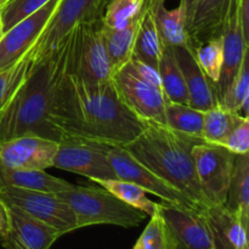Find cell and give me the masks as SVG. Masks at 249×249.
<instances>
[{"label":"cell","instance_id":"obj_28","mask_svg":"<svg viewBox=\"0 0 249 249\" xmlns=\"http://www.w3.org/2000/svg\"><path fill=\"white\" fill-rule=\"evenodd\" d=\"M246 117L224 108L221 105L204 111L203 117V140L212 143H220L236 125L241 123Z\"/></svg>","mask_w":249,"mask_h":249},{"label":"cell","instance_id":"obj_35","mask_svg":"<svg viewBox=\"0 0 249 249\" xmlns=\"http://www.w3.org/2000/svg\"><path fill=\"white\" fill-rule=\"evenodd\" d=\"M219 145L224 146L235 155L249 152V117H246Z\"/></svg>","mask_w":249,"mask_h":249},{"label":"cell","instance_id":"obj_33","mask_svg":"<svg viewBox=\"0 0 249 249\" xmlns=\"http://www.w3.org/2000/svg\"><path fill=\"white\" fill-rule=\"evenodd\" d=\"M133 249H174L169 230L158 208L150 216V221Z\"/></svg>","mask_w":249,"mask_h":249},{"label":"cell","instance_id":"obj_11","mask_svg":"<svg viewBox=\"0 0 249 249\" xmlns=\"http://www.w3.org/2000/svg\"><path fill=\"white\" fill-rule=\"evenodd\" d=\"M174 249H215L211 228L203 212L162 202L158 206Z\"/></svg>","mask_w":249,"mask_h":249},{"label":"cell","instance_id":"obj_24","mask_svg":"<svg viewBox=\"0 0 249 249\" xmlns=\"http://www.w3.org/2000/svg\"><path fill=\"white\" fill-rule=\"evenodd\" d=\"M142 16L122 29H108L105 27V39L111 62L112 74L125 66L133 57L134 44Z\"/></svg>","mask_w":249,"mask_h":249},{"label":"cell","instance_id":"obj_27","mask_svg":"<svg viewBox=\"0 0 249 249\" xmlns=\"http://www.w3.org/2000/svg\"><path fill=\"white\" fill-rule=\"evenodd\" d=\"M204 112L190 105L168 101L165 106V125L178 133L203 139Z\"/></svg>","mask_w":249,"mask_h":249},{"label":"cell","instance_id":"obj_15","mask_svg":"<svg viewBox=\"0 0 249 249\" xmlns=\"http://www.w3.org/2000/svg\"><path fill=\"white\" fill-rule=\"evenodd\" d=\"M5 203V202H4ZM9 215V226L0 245L4 249H50L61 237V233L43 221L10 203H5Z\"/></svg>","mask_w":249,"mask_h":249},{"label":"cell","instance_id":"obj_37","mask_svg":"<svg viewBox=\"0 0 249 249\" xmlns=\"http://www.w3.org/2000/svg\"><path fill=\"white\" fill-rule=\"evenodd\" d=\"M238 15L245 43L249 45V0H238Z\"/></svg>","mask_w":249,"mask_h":249},{"label":"cell","instance_id":"obj_17","mask_svg":"<svg viewBox=\"0 0 249 249\" xmlns=\"http://www.w3.org/2000/svg\"><path fill=\"white\" fill-rule=\"evenodd\" d=\"M172 49L184 75L190 106L203 112L215 106L218 100L213 85L197 63L190 44Z\"/></svg>","mask_w":249,"mask_h":249},{"label":"cell","instance_id":"obj_1","mask_svg":"<svg viewBox=\"0 0 249 249\" xmlns=\"http://www.w3.org/2000/svg\"><path fill=\"white\" fill-rule=\"evenodd\" d=\"M50 122L58 142L118 146L131 142L145 126L121 99L113 80L87 83L71 70V60L56 91Z\"/></svg>","mask_w":249,"mask_h":249},{"label":"cell","instance_id":"obj_39","mask_svg":"<svg viewBox=\"0 0 249 249\" xmlns=\"http://www.w3.org/2000/svg\"><path fill=\"white\" fill-rule=\"evenodd\" d=\"M9 226V215H7V209L4 202L0 199V237L5 235Z\"/></svg>","mask_w":249,"mask_h":249},{"label":"cell","instance_id":"obj_19","mask_svg":"<svg viewBox=\"0 0 249 249\" xmlns=\"http://www.w3.org/2000/svg\"><path fill=\"white\" fill-rule=\"evenodd\" d=\"M231 0H198L187 27L191 48L214 36H221Z\"/></svg>","mask_w":249,"mask_h":249},{"label":"cell","instance_id":"obj_13","mask_svg":"<svg viewBox=\"0 0 249 249\" xmlns=\"http://www.w3.org/2000/svg\"><path fill=\"white\" fill-rule=\"evenodd\" d=\"M60 0H50L44 6L4 32L0 40V71L18 61L38 41Z\"/></svg>","mask_w":249,"mask_h":249},{"label":"cell","instance_id":"obj_21","mask_svg":"<svg viewBox=\"0 0 249 249\" xmlns=\"http://www.w3.org/2000/svg\"><path fill=\"white\" fill-rule=\"evenodd\" d=\"M225 206L249 228V153L236 155Z\"/></svg>","mask_w":249,"mask_h":249},{"label":"cell","instance_id":"obj_6","mask_svg":"<svg viewBox=\"0 0 249 249\" xmlns=\"http://www.w3.org/2000/svg\"><path fill=\"white\" fill-rule=\"evenodd\" d=\"M100 146L106 155L117 179L133 182L145 190L147 194L157 196L165 203L199 211L191 199L187 198L179 190L173 187L162 178L141 164L123 146L102 145V143H100Z\"/></svg>","mask_w":249,"mask_h":249},{"label":"cell","instance_id":"obj_34","mask_svg":"<svg viewBox=\"0 0 249 249\" xmlns=\"http://www.w3.org/2000/svg\"><path fill=\"white\" fill-rule=\"evenodd\" d=\"M50 0H0V19L4 32L36 12Z\"/></svg>","mask_w":249,"mask_h":249},{"label":"cell","instance_id":"obj_7","mask_svg":"<svg viewBox=\"0 0 249 249\" xmlns=\"http://www.w3.org/2000/svg\"><path fill=\"white\" fill-rule=\"evenodd\" d=\"M199 186L212 206L225 204L236 155L218 143L199 141L192 147Z\"/></svg>","mask_w":249,"mask_h":249},{"label":"cell","instance_id":"obj_16","mask_svg":"<svg viewBox=\"0 0 249 249\" xmlns=\"http://www.w3.org/2000/svg\"><path fill=\"white\" fill-rule=\"evenodd\" d=\"M223 51L224 62L221 68L220 77L214 87V92L218 102L223 99L228 90L229 85L232 82L233 77L240 68L245 53L249 49V45L245 43L241 27L240 15H238V0H231L228 15L223 26Z\"/></svg>","mask_w":249,"mask_h":249},{"label":"cell","instance_id":"obj_22","mask_svg":"<svg viewBox=\"0 0 249 249\" xmlns=\"http://www.w3.org/2000/svg\"><path fill=\"white\" fill-rule=\"evenodd\" d=\"M147 9L152 14L162 45L175 48L189 44L186 16L181 5L173 10H168L164 4H158Z\"/></svg>","mask_w":249,"mask_h":249},{"label":"cell","instance_id":"obj_18","mask_svg":"<svg viewBox=\"0 0 249 249\" xmlns=\"http://www.w3.org/2000/svg\"><path fill=\"white\" fill-rule=\"evenodd\" d=\"M203 214L211 228L215 249H248V230L225 206H209Z\"/></svg>","mask_w":249,"mask_h":249},{"label":"cell","instance_id":"obj_40","mask_svg":"<svg viewBox=\"0 0 249 249\" xmlns=\"http://www.w3.org/2000/svg\"><path fill=\"white\" fill-rule=\"evenodd\" d=\"M165 0H147V7L155 6L158 4H164Z\"/></svg>","mask_w":249,"mask_h":249},{"label":"cell","instance_id":"obj_23","mask_svg":"<svg viewBox=\"0 0 249 249\" xmlns=\"http://www.w3.org/2000/svg\"><path fill=\"white\" fill-rule=\"evenodd\" d=\"M162 55H160V72L162 89L168 101L177 102V104L189 105V94H187L186 84H185L184 75L181 68L178 63L174 51L169 46L162 45Z\"/></svg>","mask_w":249,"mask_h":249},{"label":"cell","instance_id":"obj_9","mask_svg":"<svg viewBox=\"0 0 249 249\" xmlns=\"http://www.w3.org/2000/svg\"><path fill=\"white\" fill-rule=\"evenodd\" d=\"M107 1L108 0H60L40 38L34 44V56L56 50L75 27L102 17Z\"/></svg>","mask_w":249,"mask_h":249},{"label":"cell","instance_id":"obj_26","mask_svg":"<svg viewBox=\"0 0 249 249\" xmlns=\"http://www.w3.org/2000/svg\"><path fill=\"white\" fill-rule=\"evenodd\" d=\"M218 104L229 111L249 117V49L245 53L240 68L225 95Z\"/></svg>","mask_w":249,"mask_h":249},{"label":"cell","instance_id":"obj_25","mask_svg":"<svg viewBox=\"0 0 249 249\" xmlns=\"http://www.w3.org/2000/svg\"><path fill=\"white\" fill-rule=\"evenodd\" d=\"M162 49L163 46L157 28H156L155 21H153L152 14L147 9L139 26L131 58L141 61L158 71Z\"/></svg>","mask_w":249,"mask_h":249},{"label":"cell","instance_id":"obj_20","mask_svg":"<svg viewBox=\"0 0 249 249\" xmlns=\"http://www.w3.org/2000/svg\"><path fill=\"white\" fill-rule=\"evenodd\" d=\"M0 186H12L32 191L58 194L71 189L73 184L48 174L45 170L6 169L0 167Z\"/></svg>","mask_w":249,"mask_h":249},{"label":"cell","instance_id":"obj_32","mask_svg":"<svg viewBox=\"0 0 249 249\" xmlns=\"http://www.w3.org/2000/svg\"><path fill=\"white\" fill-rule=\"evenodd\" d=\"M34 45L10 67L0 71V109L5 106L10 97L19 87L27 73L32 67L34 60Z\"/></svg>","mask_w":249,"mask_h":249},{"label":"cell","instance_id":"obj_5","mask_svg":"<svg viewBox=\"0 0 249 249\" xmlns=\"http://www.w3.org/2000/svg\"><path fill=\"white\" fill-rule=\"evenodd\" d=\"M71 70L90 84H102L112 79L101 17L80 23L74 28Z\"/></svg>","mask_w":249,"mask_h":249},{"label":"cell","instance_id":"obj_10","mask_svg":"<svg viewBox=\"0 0 249 249\" xmlns=\"http://www.w3.org/2000/svg\"><path fill=\"white\" fill-rule=\"evenodd\" d=\"M112 80L128 108L139 119L147 123L165 125V106L168 99L160 88L143 82L131 71L129 63L112 74Z\"/></svg>","mask_w":249,"mask_h":249},{"label":"cell","instance_id":"obj_3","mask_svg":"<svg viewBox=\"0 0 249 249\" xmlns=\"http://www.w3.org/2000/svg\"><path fill=\"white\" fill-rule=\"evenodd\" d=\"M202 140L178 133L163 124L147 122L142 131L123 147L203 211L212 204L199 186L192 156V147Z\"/></svg>","mask_w":249,"mask_h":249},{"label":"cell","instance_id":"obj_2","mask_svg":"<svg viewBox=\"0 0 249 249\" xmlns=\"http://www.w3.org/2000/svg\"><path fill=\"white\" fill-rule=\"evenodd\" d=\"M73 40L74 29L56 50L34 56L23 82L0 109V142L27 134L58 142L50 116L57 88L70 66Z\"/></svg>","mask_w":249,"mask_h":249},{"label":"cell","instance_id":"obj_41","mask_svg":"<svg viewBox=\"0 0 249 249\" xmlns=\"http://www.w3.org/2000/svg\"><path fill=\"white\" fill-rule=\"evenodd\" d=\"M2 36H4V28H2V23H1V19H0V40H1Z\"/></svg>","mask_w":249,"mask_h":249},{"label":"cell","instance_id":"obj_36","mask_svg":"<svg viewBox=\"0 0 249 249\" xmlns=\"http://www.w3.org/2000/svg\"><path fill=\"white\" fill-rule=\"evenodd\" d=\"M128 63L129 66H130L131 71H133L139 78H141L143 82L148 83V84L153 85V87L156 88L162 89V82H160V72H158L156 68L151 67V66L141 62V61L135 60V58H131Z\"/></svg>","mask_w":249,"mask_h":249},{"label":"cell","instance_id":"obj_8","mask_svg":"<svg viewBox=\"0 0 249 249\" xmlns=\"http://www.w3.org/2000/svg\"><path fill=\"white\" fill-rule=\"evenodd\" d=\"M0 199L51 226L61 236L78 230L74 213L56 194L0 186Z\"/></svg>","mask_w":249,"mask_h":249},{"label":"cell","instance_id":"obj_29","mask_svg":"<svg viewBox=\"0 0 249 249\" xmlns=\"http://www.w3.org/2000/svg\"><path fill=\"white\" fill-rule=\"evenodd\" d=\"M147 10V0H108L102 23L108 29H122L140 18Z\"/></svg>","mask_w":249,"mask_h":249},{"label":"cell","instance_id":"obj_12","mask_svg":"<svg viewBox=\"0 0 249 249\" xmlns=\"http://www.w3.org/2000/svg\"><path fill=\"white\" fill-rule=\"evenodd\" d=\"M58 142L43 136H17L0 142V167L6 169L45 170L53 168Z\"/></svg>","mask_w":249,"mask_h":249},{"label":"cell","instance_id":"obj_30","mask_svg":"<svg viewBox=\"0 0 249 249\" xmlns=\"http://www.w3.org/2000/svg\"><path fill=\"white\" fill-rule=\"evenodd\" d=\"M97 184L113 194L117 198L123 201L124 203L143 212L148 216H151L157 211L158 203L151 201L147 197V192L133 182L119 179H109L99 181Z\"/></svg>","mask_w":249,"mask_h":249},{"label":"cell","instance_id":"obj_4","mask_svg":"<svg viewBox=\"0 0 249 249\" xmlns=\"http://www.w3.org/2000/svg\"><path fill=\"white\" fill-rule=\"evenodd\" d=\"M56 195L72 209L78 229L92 225L136 228L148 216L143 212L124 203L102 186L73 185L71 189Z\"/></svg>","mask_w":249,"mask_h":249},{"label":"cell","instance_id":"obj_31","mask_svg":"<svg viewBox=\"0 0 249 249\" xmlns=\"http://www.w3.org/2000/svg\"><path fill=\"white\" fill-rule=\"evenodd\" d=\"M191 49L194 51L197 63L214 88L218 83L221 68H223V36H214V38L208 39L203 43L197 44L196 46Z\"/></svg>","mask_w":249,"mask_h":249},{"label":"cell","instance_id":"obj_14","mask_svg":"<svg viewBox=\"0 0 249 249\" xmlns=\"http://www.w3.org/2000/svg\"><path fill=\"white\" fill-rule=\"evenodd\" d=\"M53 167L83 175L94 182L117 179L100 143L58 142Z\"/></svg>","mask_w":249,"mask_h":249},{"label":"cell","instance_id":"obj_38","mask_svg":"<svg viewBox=\"0 0 249 249\" xmlns=\"http://www.w3.org/2000/svg\"><path fill=\"white\" fill-rule=\"evenodd\" d=\"M197 1H198V0H180V5H181L182 9H184L185 16H186V29L187 27L190 26V22H191L192 15H194Z\"/></svg>","mask_w":249,"mask_h":249}]
</instances>
